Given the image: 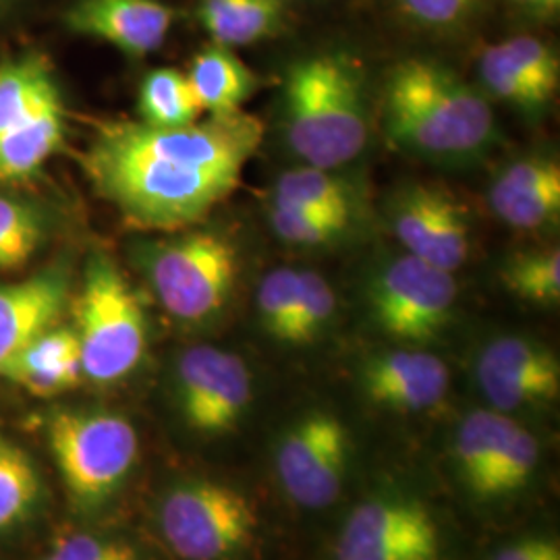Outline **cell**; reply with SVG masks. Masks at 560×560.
I'll return each instance as SVG.
<instances>
[{
    "instance_id": "1",
    "label": "cell",
    "mask_w": 560,
    "mask_h": 560,
    "mask_svg": "<svg viewBox=\"0 0 560 560\" xmlns=\"http://www.w3.org/2000/svg\"><path fill=\"white\" fill-rule=\"evenodd\" d=\"M261 140V120L243 110L180 127L110 120L96 129L83 166L122 221L168 233L198 224L226 200Z\"/></svg>"
},
{
    "instance_id": "2",
    "label": "cell",
    "mask_w": 560,
    "mask_h": 560,
    "mask_svg": "<svg viewBox=\"0 0 560 560\" xmlns=\"http://www.w3.org/2000/svg\"><path fill=\"white\" fill-rule=\"evenodd\" d=\"M381 115L390 141L436 161L478 156L497 138L490 102L436 60L397 62L382 85Z\"/></svg>"
},
{
    "instance_id": "3",
    "label": "cell",
    "mask_w": 560,
    "mask_h": 560,
    "mask_svg": "<svg viewBox=\"0 0 560 560\" xmlns=\"http://www.w3.org/2000/svg\"><path fill=\"white\" fill-rule=\"evenodd\" d=\"M284 136L303 164L339 168L368 141V113L358 67L340 55H314L289 67L282 88Z\"/></svg>"
},
{
    "instance_id": "4",
    "label": "cell",
    "mask_w": 560,
    "mask_h": 560,
    "mask_svg": "<svg viewBox=\"0 0 560 560\" xmlns=\"http://www.w3.org/2000/svg\"><path fill=\"white\" fill-rule=\"evenodd\" d=\"M133 260L164 312L183 324L221 316L240 275L235 243L214 231H175L162 240L141 241Z\"/></svg>"
},
{
    "instance_id": "5",
    "label": "cell",
    "mask_w": 560,
    "mask_h": 560,
    "mask_svg": "<svg viewBox=\"0 0 560 560\" xmlns=\"http://www.w3.org/2000/svg\"><path fill=\"white\" fill-rule=\"evenodd\" d=\"M73 316L81 370L88 381L115 384L140 365L148 342L145 312L108 254L96 252L85 264Z\"/></svg>"
},
{
    "instance_id": "6",
    "label": "cell",
    "mask_w": 560,
    "mask_h": 560,
    "mask_svg": "<svg viewBox=\"0 0 560 560\" xmlns=\"http://www.w3.org/2000/svg\"><path fill=\"white\" fill-rule=\"evenodd\" d=\"M46 434L62 483L83 509L108 501L140 455L138 432L119 413L57 411Z\"/></svg>"
},
{
    "instance_id": "7",
    "label": "cell",
    "mask_w": 560,
    "mask_h": 560,
    "mask_svg": "<svg viewBox=\"0 0 560 560\" xmlns=\"http://www.w3.org/2000/svg\"><path fill=\"white\" fill-rule=\"evenodd\" d=\"M161 532L183 560H231L258 527L254 504L240 490L212 480L173 486L161 502Z\"/></svg>"
},
{
    "instance_id": "8",
    "label": "cell",
    "mask_w": 560,
    "mask_h": 560,
    "mask_svg": "<svg viewBox=\"0 0 560 560\" xmlns=\"http://www.w3.org/2000/svg\"><path fill=\"white\" fill-rule=\"evenodd\" d=\"M459 295L453 272L411 254L384 264L368 289L372 318L402 342L434 340L448 326Z\"/></svg>"
},
{
    "instance_id": "9",
    "label": "cell",
    "mask_w": 560,
    "mask_h": 560,
    "mask_svg": "<svg viewBox=\"0 0 560 560\" xmlns=\"http://www.w3.org/2000/svg\"><path fill=\"white\" fill-rule=\"evenodd\" d=\"M441 529L423 502L381 494L347 517L337 560H441Z\"/></svg>"
},
{
    "instance_id": "10",
    "label": "cell",
    "mask_w": 560,
    "mask_h": 560,
    "mask_svg": "<svg viewBox=\"0 0 560 560\" xmlns=\"http://www.w3.org/2000/svg\"><path fill=\"white\" fill-rule=\"evenodd\" d=\"M349 457L351 439L345 423L330 413H310L280 436V486L300 506L324 509L340 497Z\"/></svg>"
},
{
    "instance_id": "11",
    "label": "cell",
    "mask_w": 560,
    "mask_h": 560,
    "mask_svg": "<svg viewBox=\"0 0 560 560\" xmlns=\"http://www.w3.org/2000/svg\"><path fill=\"white\" fill-rule=\"evenodd\" d=\"M175 388L183 420L206 436L231 432L252 402V374L240 355L206 345L180 355Z\"/></svg>"
},
{
    "instance_id": "12",
    "label": "cell",
    "mask_w": 560,
    "mask_h": 560,
    "mask_svg": "<svg viewBox=\"0 0 560 560\" xmlns=\"http://www.w3.org/2000/svg\"><path fill=\"white\" fill-rule=\"evenodd\" d=\"M390 226L407 254L446 272L469 258L471 231L465 208L436 185L402 189L390 210Z\"/></svg>"
},
{
    "instance_id": "13",
    "label": "cell",
    "mask_w": 560,
    "mask_h": 560,
    "mask_svg": "<svg viewBox=\"0 0 560 560\" xmlns=\"http://www.w3.org/2000/svg\"><path fill=\"white\" fill-rule=\"evenodd\" d=\"M476 378L497 411L548 405L560 395L559 358L538 340L499 337L481 349Z\"/></svg>"
},
{
    "instance_id": "14",
    "label": "cell",
    "mask_w": 560,
    "mask_h": 560,
    "mask_svg": "<svg viewBox=\"0 0 560 560\" xmlns=\"http://www.w3.org/2000/svg\"><path fill=\"white\" fill-rule=\"evenodd\" d=\"M478 73L492 96L529 113L541 110L559 92V57L536 36H513L483 48Z\"/></svg>"
},
{
    "instance_id": "15",
    "label": "cell",
    "mask_w": 560,
    "mask_h": 560,
    "mask_svg": "<svg viewBox=\"0 0 560 560\" xmlns=\"http://www.w3.org/2000/svg\"><path fill=\"white\" fill-rule=\"evenodd\" d=\"M173 23L175 11L162 0H75L65 13L67 30L133 59L156 52Z\"/></svg>"
},
{
    "instance_id": "16",
    "label": "cell",
    "mask_w": 560,
    "mask_h": 560,
    "mask_svg": "<svg viewBox=\"0 0 560 560\" xmlns=\"http://www.w3.org/2000/svg\"><path fill=\"white\" fill-rule=\"evenodd\" d=\"M69 298L71 277L60 266L0 284V378L30 342L59 326Z\"/></svg>"
},
{
    "instance_id": "17",
    "label": "cell",
    "mask_w": 560,
    "mask_h": 560,
    "mask_svg": "<svg viewBox=\"0 0 560 560\" xmlns=\"http://www.w3.org/2000/svg\"><path fill=\"white\" fill-rule=\"evenodd\" d=\"M361 388L378 407L399 413H420L446 397L448 370L441 358L420 349L388 351L365 361Z\"/></svg>"
},
{
    "instance_id": "18",
    "label": "cell",
    "mask_w": 560,
    "mask_h": 560,
    "mask_svg": "<svg viewBox=\"0 0 560 560\" xmlns=\"http://www.w3.org/2000/svg\"><path fill=\"white\" fill-rule=\"evenodd\" d=\"M490 206L517 231H540L559 221L560 164L532 156L509 164L490 189Z\"/></svg>"
},
{
    "instance_id": "19",
    "label": "cell",
    "mask_w": 560,
    "mask_h": 560,
    "mask_svg": "<svg viewBox=\"0 0 560 560\" xmlns=\"http://www.w3.org/2000/svg\"><path fill=\"white\" fill-rule=\"evenodd\" d=\"M83 378L80 340L73 328L55 326L30 342L4 374L34 397H55Z\"/></svg>"
},
{
    "instance_id": "20",
    "label": "cell",
    "mask_w": 560,
    "mask_h": 560,
    "mask_svg": "<svg viewBox=\"0 0 560 560\" xmlns=\"http://www.w3.org/2000/svg\"><path fill=\"white\" fill-rule=\"evenodd\" d=\"M187 80L201 110H208L210 117L240 113L241 106L256 94L258 88L256 73L241 62L231 48L219 44L203 48L194 57Z\"/></svg>"
},
{
    "instance_id": "21",
    "label": "cell",
    "mask_w": 560,
    "mask_h": 560,
    "mask_svg": "<svg viewBox=\"0 0 560 560\" xmlns=\"http://www.w3.org/2000/svg\"><path fill=\"white\" fill-rule=\"evenodd\" d=\"M287 0H200L198 20L214 44L237 48L277 36Z\"/></svg>"
},
{
    "instance_id": "22",
    "label": "cell",
    "mask_w": 560,
    "mask_h": 560,
    "mask_svg": "<svg viewBox=\"0 0 560 560\" xmlns=\"http://www.w3.org/2000/svg\"><path fill=\"white\" fill-rule=\"evenodd\" d=\"M65 104L52 102L25 127L0 138V183L32 179L65 141Z\"/></svg>"
},
{
    "instance_id": "23",
    "label": "cell",
    "mask_w": 560,
    "mask_h": 560,
    "mask_svg": "<svg viewBox=\"0 0 560 560\" xmlns=\"http://www.w3.org/2000/svg\"><path fill=\"white\" fill-rule=\"evenodd\" d=\"M517 421L506 418L501 411H474L460 421L455 441V463L460 480L481 497L483 483L501 457L502 448L513 434Z\"/></svg>"
},
{
    "instance_id": "24",
    "label": "cell",
    "mask_w": 560,
    "mask_h": 560,
    "mask_svg": "<svg viewBox=\"0 0 560 560\" xmlns=\"http://www.w3.org/2000/svg\"><path fill=\"white\" fill-rule=\"evenodd\" d=\"M275 203L353 221L360 208V196L349 180L340 179L326 168L303 164L280 175L275 187Z\"/></svg>"
},
{
    "instance_id": "25",
    "label": "cell",
    "mask_w": 560,
    "mask_h": 560,
    "mask_svg": "<svg viewBox=\"0 0 560 560\" xmlns=\"http://www.w3.org/2000/svg\"><path fill=\"white\" fill-rule=\"evenodd\" d=\"M138 110L141 120L154 127L189 125L203 113L187 73L173 67L154 69L143 78Z\"/></svg>"
},
{
    "instance_id": "26",
    "label": "cell",
    "mask_w": 560,
    "mask_h": 560,
    "mask_svg": "<svg viewBox=\"0 0 560 560\" xmlns=\"http://www.w3.org/2000/svg\"><path fill=\"white\" fill-rule=\"evenodd\" d=\"M42 499V480L18 442L0 436V532L30 520Z\"/></svg>"
},
{
    "instance_id": "27",
    "label": "cell",
    "mask_w": 560,
    "mask_h": 560,
    "mask_svg": "<svg viewBox=\"0 0 560 560\" xmlns=\"http://www.w3.org/2000/svg\"><path fill=\"white\" fill-rule=\"evenodd\" d=\"M50 221L34 201L0 196V272L25 266L48 240Z\"/></svg>"
},
{
    "instance_id": "28",
    "label": "cell",
    "mask_w": 560,
    "mask_h": 560,
    "mask_svg": "<svg viewBox=\"0 0 560 560\" xmlns=\"http://www.w3.org/2000/svg\"><path fill=\"white\" fill-rule=\"evenodd\" d=\"M502 284L515 298L538 305L560 300L559 249H527L509 258L501 272Z\"/></svg>"
},
{
    "instance_id": "29",
    "label": "cell",
    "mask_w": 560,
    "mask_h": 560,
    "mask_svg": "<svg viewBox=\"0 0 560 560\" xmlns=\"http://www.w3.org/2000/svg\"><path fill=\"white\" fill-rule=\"evenodd\" d=\"M538 465H540V442L532 432H527L517 423L513 434L504 444L494 469L490 471L488 480L483 483L481 501H497L513 492H520L521 488L529 483Z\"/></svg>"
},
{
    "instance_id": "30",
    "label": "cell",
    "mask_w": 560,
    "mask_h": 560,
    "mask_svg": "<svg viewBox=\"0 0 560 560\" xmlns=\"http://www.w3.org/2000/svg\"><path fill=\"white\" fill-rule=\"evenodd\" d=\"M337 298L332 287L314 270H298V310L289 345H307L318 339L332 320Z\"/></svg>"
},
{
    "instance_id": "31",
    "label": "cell",
    "mask_w": 560,
    "mask_h": 560,
    "mask_svg": "<svg viewBox=\"0 0 560 560\" xmlns=\"http://www.w3.org/2000/svg\"><path fill=\"white\" fill-rule=\"evenodd\" d=\"M298 310V270L275 268L261 280L258 291V314L261 326L272 339L287 342Z\"/></svg>"
},
{
    "instance_id": "32",
    "label": "cell",
    "mask_w": 560,
    "mask_h": 560,
    "mask_svg": "<svg viewBox=\"0 0 560 560\" xmlns=\"http://www.w3.org/2000/svg\"><path fill=\"white\" fill-rule=\"evenodd\" d=\"M270 222L280 240L301 247H320L340 240L353 224L351 219L316 214L282 203H272Z\"/></svg>"
},
{
    "instance_id": "33",
    "label": "cell",
    "mask_w": 560,
    "mask_h": 560,
    "mask_svg": "<svg viewBox=\"0 0 560 560\" xmlns=\"http://www.w3.org/2000/svg\"><path fill=\"white\" fill-rule=\"evenodd\" d=\"M481 0H395L402 20L425 32H453L469 23Z\"/></svg>"
},
{
    "instance_id": "34",
    "label": "cell",
    "mask_w": 560,
    "mask_h": 560,
    "mask_svg": "<svg viewBox=\"0 0 560 560\" xmlns=\"http://www.w3.org/2000/svg\"><path fill=\"white\" fill-rule=\"evenodd\" d=\"M44 560H148L127 541L108 540L90 534L65 536Z\"/></svg>"
},
{
    "instance_id": "35",
    "label": "cell",
    "mask_w": 560,
    "mask_h": 560,
    "mask_svg": "<svg viewBox=\"0 0 560 560\" xmlns=\"http://www.w3.org/2000/svg\"><path fill=\"white\" fill-rule=\"evenodd\" d=\"M490 560H560V544L552 538H525L504 546Z\"/></svg>"
},
{
    "instance_id": "36",
    "label": "cell",
    "mask_w": 560,
    "mask_h": 560,
    "mask_svg": "<svg viewBox=\"0 0 560 560\" xmlns=\"http://www.w3.org/2000/svg\"><path fill=\"white\" fill-rule=\"evenodd\" d=\"M520 11L536 20H552L560 9V0H511Z\"/></svg>"
}]
</instances>
